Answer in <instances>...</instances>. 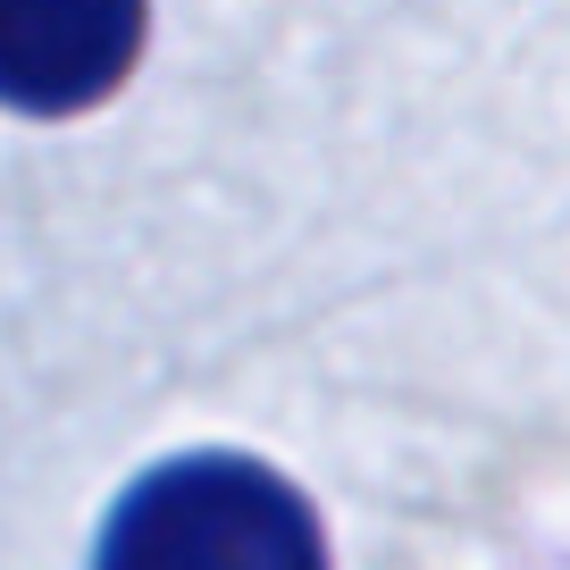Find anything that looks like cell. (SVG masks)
<instances>
[{
    "mask_svg": "<svg viewBox=\"0 0 570 570\" xmlns=\"http://www.w3.org/2000/svg\"><path fill=\"white\" fill-rule=\"evenodd\" d=\"M92 570H327V553L285 479L235 453H194L151 470L109 512Z\"/></svg>",
    "mask_w": 570,
    "mask_h": 570,
    "instance_id": "1",
    "label": "cell"
},
{
    "mask_svg": "<svg viewBox=\"0 0 570 570\" xmlns=\"http://www.w3.org/2000/svg\"><path fill=\"white\" fill-rule=\"evenodd\" d=\"M142 42V0H0V101L85 109L126 76Z\"/></svg>",
    "mask_w": 570,
    "mask_h": 570,
    "instance_id": "2",
    "label": "cell"
}]
</instances>
